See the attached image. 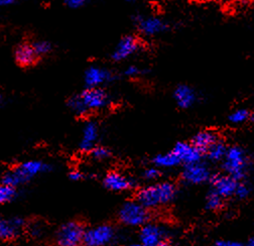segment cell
<instances>
[{
  "mask_svg": "<svg viewBox=\"0 0 254 246\" xmlns=\"http://www.w3.org/2000/svg\"><path fill=\"white\" fill-rule=\"evenodd\" d=\"M126 1H128V2H140V1H143V0H126Z\"/></svg>",
  "mask_w": 254,
  "mask_h": 246,
  "instance_id": "obj_38",
  "label": "cell"
},
{
  "mask_svg": "<svg viewBox=\"0 0 254 246\" xmlns=\"http://www.w3.org/2000/svg\"><path fill=\"white\" fill-rule=\"evenodd\" d=\"M85 174L79 170H74L72 172H70L69 174V178L74 181V182H79V181H82L85 179Z\"/></svg>",
  "mask_w": 254,
  "mask_h": 246,
  "instance_id": "obj_32",
  "label": "cell"
},
{
  "mask_svg": "<svg viewBox=\"0 0 254 246\" xmlns=\"http://www.w3.org/2000/svg\"><path fill=\"white\" fill-rule=\"evenodd\" d=\"M147 72H148V70H146L144 68H140L136 65H130L124 70L123 75L127 78H137L139 76L146 74Z\"/></svg>",
  "mask_w": 254,
  "mask_h": 246,
  "instance_id": "obj_27",
  "label": "cell"
},
{
  "mask_svg": "<svg viewBox=\"0 0 254 246\" xmlns=\"http://www.w3.org/2000/svg\"><path fill=\"white\" fill-rule=\"evenodd\" d=\"M248 246H254V238H253V239H251V240L249 241Z\"/></svg>",
  "mask_w": 254,
  "mask_h": 246,
  "instance_id": "obj_39",
  "label": "cell"
},
{
  "mask_svg": "<svg viewBox=\"0 0 254 246\" xmlns=\"http://www.w3.org/2000/svg\"><path fill=\"white\" fill-rule=\"evenodd\" d=\"M99 126L96 122L89 121L82 129V135L79 147L83 152H90L95 146L98 145Z\"/></svg>",
  "mask_w": 254,
  "mask_h": 246,
  "instance_id": "obj_16",
  "label": "cell"
},
{
  "mask_svg": "<svg viewBox=\"0 0 254 246\" xmlns=\"http://www.w3.org/2000/svg\"><path fill=\"white\" fill-rule=\"evenodd\" d=\"M214 246H244L242 243L237 241H229V240H219L215 243Z\"/></svg>",
  "mask_w": 254,
  "mask_h": 246,
  "instance_id": "obj_33",
  "label": "cell"
},
{
  "mask_svg": "<svg viewBox=\"0 0 254 246\" xmlns=\"http://www.w3.org/2000/svg\"><path fill=\"white\" fill-rule=\"evenodd\" d=\"M110 97L103 88H86L81 93L68 100V107L77 116L104 109L109 105Z\"/></svg>",
  "mask_w": 254,
  "mask_h": 246,
  "instance_id": "obj_1",
  "label": "cell"
},
{
  "mask_svg": "<svg viewBox=\"0 0 254 246\" xmlns=\"http://www.w3.org/2000/svg\"><path fill=\"white\" fill-rule=\"evenodd\" d=\"M152 163L158 169H171L181 164L180 160L177 158V156L173 151L161 153V155L155 156L152 160Z\"/></svg>",
  "mask_w": 254,
  "mask_h": 246,
  "instance_id": "obj_21",
  "label": "cell"
},
{
  "mask_svg": "<svg viewBox=\"0 0 254 246\" xmlns=\"http://www.w3.org/2000/svg\"><path fill=\"white\" fill-rule=\"evenodd\" d=\"M249 117H250L249 111L241 108L233 111L229 116V120L230 122L234 123V124H240V123L245 122Z\"/></svg>",
  "mask_w": 254,
  "mask_h": 246,
  "instance_id": "obj_25",
  "label": "cell"
},
{
  "mask_svg": "<svg viewBox=\"0 0 254 246\" xmlns=\"http://www.w3.org/2000/svg\"><path fill=\"white\" fill-rule=\"evenodd\" d=\"M222 198L219 194H217L215 191L210 193V195L207 198V208L210 210H217L222 206Z\"/></svg>",
  "mask_w": 254,
  "mask_h": 246,
  "instance_id": "obj_28",
  "label": "cell"
},
{
  "mask_svg": "<svg viewBox=\"0 0 254 246\" xmlns=\"http://www.w3.org/2000/svg\"><path fill=\"white\" fill-rule=\"evenodd\" d=\"M251 118H252V119H253V121H254V112L251 114Z\"/></svg>",
  "mask_w": 254,
  "mask_h": 246,
  "instance_id": "obj_40",
  "label": "cell"
},
{
  "mask_svg": "<svg viewBox=\"0 0 254 246\" xmlns=\"http://www.w3.org/2000/svg\"><path fill=\"white\" fill-rule=\"evenodd\" d=\"M253 11H254V5H253Z\"/></svg>",
  "mask_w": 254,
  "mask_h": 246,
  "instance_id": "obj_41",
  "label": "cell"
},
{
  "mask_svg": "<svg viewBox=\"0 0 254 246\" xmlns=\"http://www.w3.org/2000/svg\"><path fill=\"white\" fill-rule=\"evenodd\" d=\"M24 225L25 222L21 217L6 218L0 215V239L12 240L16 238Z\"/></svg>",
  "mask_w": 254,
  "mask_h": 246,
  "instance_id": "obj_13",
  "label": "cell"
},
{
  "mask_svg": "<svg viewBox=\"0 0 254 246\" xmlns=\"http://www.w3.org/2000/svg\"><path fill=\"white\" fill-rule=\"evenodd\" d=\"M247 158L244 150L239 146H232L227 149L224 158V170L234 179L241 180L245 176Z\"/></svg>",
  "mask_w": 254,
  "mask_h": 246,
  "instance_id": "obj_6",
  "label": "cell"
},
{
  "mask_svg": "<svg viewBox=\"0 0 254 246\" xmlns=\"http://www.w3.org/2000/svg\"><path fill=\"white\" fill-rule=\"evenodd\" d=\"M133 20L139 32L145 37L160 36L170 29V24L166 20L153 15L137 14Z\"/></svg>",
  "mask_w": 254,
  "mask_h": 246,
  "instance_id": "obj_8",
  "label": "cell"
},
{
  "mask_svg": "<svg viewBox=\"0 0 254 246\" xmlns=\"http://www.w3.org/2000/svg\"><path fill=\"white\" fill-rule=\"evenodd\" d=\"M165 240V230L153 223L144 224L139 231V241L145 246H157Z\"/></svg>",
  "mask_w": 254,
  "mask_h": 246,
  "instance_id": "obj_17",
  "label": "cell"
},
{
  "mask_svg": "<svg viewBox=\"0 0 254 246\" xmlns=\"http://www.w3.org/2000/svg\"><path fill=\"white\" fill-rule=\"evenodd\" d=\"M141 50V42L135 36H124L114 48L111 59L114 62H123L134 56Z\"/></svg>",
  "mask_w": 254,
  "mask_h": 246,
  "instance_id": "obj_9",
  "label": "cell"
},
{
  "mask_svg": "<svg viewBox=\"0 0 254 246\" xmlns=\"http://www.w3.org/2000/svg\"><path fill=\"white\" fill-rule=\"evenodd\" d=\"M211 177L210 170L201 162L185 166L182 178L187 184H200L207 182Z\"/></svg>",
  "mask_w": 254,
  "mask_h": 246,
  "instance_id": "obj_11",
  "label": "cell"
},
{
  "mask_svg": "<svg viewBox=\"0 0 254 246\" xmlns=\"http://www.w3.org/2000/svg\"><path fill=\"white\" fill-rule=\"evenodd\" d=\"M174 99L179 107L182 109H188L192 107L197 101V94L192 87L182 84L175 89Z\"/></svg>",
  "mask_w": 254,
  "mask_h": 246,
  "instance_id": "obj_19",
  "label": "cell"
},
{
  "mask_svg": "<svg viewBox=\"0 0 254 246\" xmlns=\"http://www.w3.org/2000/svg\"><path fill=\"white\" fill-rule=\"evenodd\" d=\"M30 235H33L34 237H40L41 235H43V228L41 227V225L35 224V225H31L30 226Z\"/></svg>",
  "mask_w": 254,
  "mask_h": 246,
  "instance_id": "obj_34",
  "label": "cell"
},
{
  "mask_svg": "<svg viewBox=\"0 0 254 246\" xmlns=\"http://www.w3.org/2000/svg\"><path fill=\"white\" fill-rule=\"evenodd\" d=\"M17 195L16 188L9 184L0 183V206L12 202Z\"/></svg>",
  "mask_w": 254,
  "mask_h": 246,
  "instance_id": "obj_23",
  "label": "cell"
},
{
  "mask_svg": "<svg viewBox=\"0 0 254 246\" xmlns=\"http://www.w3.org/2000/svg\"><path fill=\"white\" fill-rule=\"evenodd\" d=\"M217 135L210 131L205 130L197 133L193 138V144L199 148L201 151H207L209 147L217 141Z\"/></svg>",
  "mask_w": 254,
  "mask_h": 246,
  "instance_id": "obj_20",
  "label": "cell"
},
{
  "mask_svg": "<svg viewBox=\"0 0 254 246\" xmlns=\"http://www.w3.org/2000/svg\"><path fill=\"white\" fill-rule=\"evenodd\" d=\"M89 153H90L92 159H94L95 161H98V162L106 161L111 157L110 150L107 147L101 146V145H96Z\"/></svg>",
  "mask_w": 254,
  "mask_h": 246,
  "instance_id": "obj_24",
  "label": "cell"
},
{
  "mask_svg": "<svg viewBox=\"0 0 254 246\" xmlns=\"http://www.w3.org/2000/svg\"><path fill=\"white\" fill-rule=\"evenodd\" d=\"M114 79L115 75L110 70L99 66L89 67L84 74V82L87 88H102Z\"/></svg>",
  "mask_w": 254,
  "mask_h": 246,
  "instance_id": "obj_10",
  "label": "cell"
},
{
  "mask_svg": "<svg viewBox=\"0 0 254 246\" xmlns=\"http://www.w3.org/2000/svg\"><path fill=\"white\" fill-rule=\"evenodd\" d=\"M52 170L51 165L40 160H29L16 166L13 170L2 176L1 183L17 188L38 176L48 173Z\"/></svg>",
  "mask_w": 254,
  "mask_h": 246,
  "instance_id": "obj_3",
  "label": "cell"
},
{
  "mask_svg": "<svg viewBox=\"0 0 254 246\" xmlns=\"http://www.w3.org/2000/svg\"><path fill=\"white\" fill-rule=\"evenodd\" d=\"M86 228L79 221L62 224L54 237V246H82Z\"/></svg>",
  "mask_w": 254,
  "mask_h": 246,
  "instance_id": "obj_5",
  "label": "cell"
},
{
  "mask_svg": "<svg viewBox=\"0 0 254 246\" xmlns=\"http://www.w3.org/2000/svg\"><path fill=\"white\" fill-rule=\"evenodd\" d=\"M148 218V209L141 205L137 200H128L124 202L118 211V219L125 226H143L147 223Z\"/></svg>",
  "mask_w": 254,
  "mask_h": 246,
  "instance_id": "obj_4",
  "label": "cell"
},
{
  "mask_svg": "<svg viewBox=\"0 0 254 246\" xmlns=\"http://www.w3.org/2000/svg\"><path fill=\"white\" fill-rule=\"evenodd\" d=\"M88 0H64V3L66 4L67 7L72 9H78L83 7Z\"/></svg>",
  "mask_w": 254,
  "mask_h": 246,
  "instance_id": "obj_31",
  "label": "cell"
},
{
  "mask_svg": "<svg viewBox=\"0 0 254 246\" xmlns=\"http://www.w3.org/2000/svg\"><path fill=\"white\" fill-rule=\"evenodd\" d=\"M33 46L40 58L47 56L53 51V45L48 41H37L33 43Z\"/></svg>",
  "mask_w": 254,
  "mask_h": 246,
  "instance_id": "obj_26",
  "label": "cell"
},
{
  "mask_svg": "<svg viewBox=\"0 0 254 246\" xmlns=\"http://www.w3.org/2000/svg\"><path fill=\"white\" fill-rule=\"evenodd\" d=\"M142 176L146 181H155L161 177V170L154 166L152 168H148L144 170Z\"/></svg>",
  "mask_w": 254,
  "mask_h": 246,
  "instance_id": "obj_29",
  "label": "cell"
},
{
  "mask_svg": "<svg viewBox=\"0 0 254 246\" xmlns=\"http://www.w3.org/2000/svg\"><path fill=\"white\" fill-rule=\"evenodd\" d=\"M14 59L18 66L22 68H28L35 66L40 59L33 44L22 43L15 48Z\"/></svg>",
  "mask_w": 254,
  "mask_h": 246,
  "instance_id": "obj_14",
  "label": "cell"
},
{
  "mask_svg": "<svg viewBox=\"0 0 254 246\" xmlns=\"http://www.w3.org/2000/svg\"><path fill=\"white\" fill-rule=\"evenodd\" d=\"M104 187L111 192H125L134 187V182L120 172H110L103 180Z\"/></svg>",
  "mask_w": 254,
  "mask_h": 246,
  "instance_id": "obj_12",
  "label": "cell"
},
{
  "mask_svg": "<svg viewBox=\"0 0 254 246\" xmlns=\"http://www.w3.org/2000/svg\"><path fill=\"white\" fill-rule=\"evenodd\" d=\"M177 189L173 183L162 182L141 188L136 194V200L147 209H153L169 204L176 196Z\"/></svg>",
  "mask_w": 254,
  "mask_h": 246,
  "instance_id": "obj_2",
  "label": "cell"
},
{
  "mask_svg": "<svg viewBox=\"0 0 254 246\" xmlns=\"http://www.w3.org/2000/svg\"><path fill=\"white\" fill-rule=\"evenodd\" d=\"M130 246H145V245L142 244L141 242H139V243H133V244H131Z\"/></svg>",
  "mask_w": 254,
  "mask_h": 246,
  "instance_id": "obj_37",
  "label": "cell"
},
{
  "mask_svg": "<svg viewBox=\"0 0 254 246\" xmlns=\"http://www.w3.org/2000/svg\"><path fill=\"white\" fill-rule=\"evenodd\" d=\"M116 230L110 224H99L85 231L84 246H106L114 241Z\"/></svg>",
  "mask_w": 254,
  "mask_h": 246,
  "instance_id": "obj_7",
  "label": "cell"
},
{
  "mask_svg": "<svg viewBox=\"0 0 254 246\" xmlns=\"http://www.w3.org/2000/svg\"><path fill=\"white\" fill-rule=\"evenodd\" d=\"M17 0H0V7H7L14 4Z\"/></svg>",
  "mask_w": 254,
  "mask_h": 246,
  "instance_id": "obj_35",
  "label": "cell"
},
{
  "mask_svg": "<svg viewBox=\"0 0 254 246\" xmlns=\"http://www.w3.org/2000/svg\"><path fill=\"white\" fill-rule=\"evenodd\" d=\"M214 191L222 198H227L235 194L237 188V180L230 175L216 176L212 179Z\"/></svg>",
  "mask_w": 254,
  "mask_h": 246,
  "instance_id": "obj_18",
  "label": "cell"
},
{
  "mask_svg": "<svg viewBox=\"0 0 254 246\" xmlns=\"http://www.w3.org/2000/svg\"><path fill=\"white\" fill-rule=\"evenodd\" d=\"M157 246H170V244H169V242L168 241H166V240H163L160 244H158Z\"/></svg>",
  "mask_w": 254,
  "mask_h": 246,
  "instance_id": "obj_36",
  "label": "cell"
},
{
  "mask_svg": "<svg viewBox=\"0 0 254 246\" xmlns=\"http://www.w3.org/2000/svg\"><path fill=\"white\" fill-rule=\"evenodd\" d=\"M226 151L227 148L224 145V143L217 140L209 147V149L207 150V155L209 160H211L212 162H219L225 158Z\"/></svg>",
  "mask_w": 254,
  "mask_h": 246,
  "instance_id": "obj_22",
  "label": "cell"
},
{
  "mask_svg": "<svg viewBox=\"0 0 254 246\" xmlns=\"http://www.w3.org/2000/svg\"><path fill=\"white\" fill-rule=\"evenodd\" d=\"M181 163L185 165L194 164L201 162L202 152L199 148H197L193 143L190 144L187 142H179L175 145L172 150Z\"/></svg>",
  "mask_w": 254,
  "mask_h": 246,
  "instance_id": "obj_15",
  "label": "cell"
},
{
  "mask_svg": "<svg viewBox=\"0 0 254 246\" xmlns=\"http://www.w3.org/2000/svg\"><path fill=\"white\" fill-rule=\"evenodd\" d=\"M250 193V189L249 187L247 186L246 184H243V183H238L237 184V188H236V191H235V196L239 199H244L246 198Z\"/></svg>",
  "mask_w": 254,
  "mask_h": 246,
  "instance_id": "obj_30",
  "label": "cell"
}]
</instances>
